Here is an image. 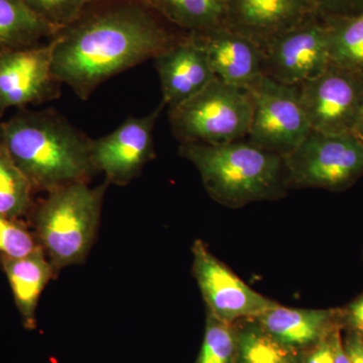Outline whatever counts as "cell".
I'll use <instances>...</instances> for the list:
<instances>
[{"mask_svg": "<svg viewBox=\"0 0 363 363\" xmlns=\"http://www.w3.org/2000/svg\"><path fill=\"white\" fill-rule=\"evenodd\" d=\"M56 32L23 0H0V55L39 45Z\"/></svg>", "mask_w": 363, "mask_h": 363, "instance_id": "obj_18", "label": "cell"}, {"mask_svg": "<svg viewBox=\"0 0 363 363\" xmlns=\"http://www.w3.org/2000/svg\"><path fill=\"white\" fill-rule=\"evenodd\" d=\"M284 162L288 188L342 191L363 176V142L353 133L312 130Z\"/></svg>", "mask_w": 363, "mask_h": 363, "instance_id": "obj_6", "label": "cell"}, {"mask_svg": "<svg viewBox=\"0 0 363 363\" xmlns=\"http://www.w3.org/2000/svg\"><path fill=\"white\" fill-rule=\"evenodd\" d=\"M253 99L248 142L281 157L288 156L311 133L298 86L264 77L250 88Z\"/></svg>", "mask_w": 363, "mask_h": 363, "instance_id": "obj_7", "label": "cell"}, {"mask_svg": "<svg viewBox=\"0 0 363 363\" xmlns=\"http://www.w3.org/2000/svg\"><path fill=\"white\" fill-rule=\"evenodd\" d=\"M40 248L35 233L23 219L0 214V262L20 259Z\"/></svg>", "mask_w": 363, "mask_h": 363, "instance_id": "obj_24", "label": "cell"}, {"mask_svg": "<svg viewBox=\"0 0 363 363\" xmlns=\"http://www.w3.org/2000/svg\"><path fill=\"white\" fill-rule=\"evenodd\" d=\"M238 352V335L233 324L208 312L201 351L196 363H233Z\"/></svg>", "mask_w": 363, "mask_h": 363, "instance_id": "obj_23", "label": "cell"}, {"mask_svg": "<svg viewBox=\"0 0 363 363\" xmlns=\"http://www.w3.org/2000/svg\"><path fill=\"white\" fill-rule=\"evenodd\" d=\"M350 363H363V333L351 330L343 342Z\"/></svg>", "mask_w": 363, "mask_h": 363, "instance_id": "obj_29", "label": "cell"}, {"mask_svg": "<svg viewBox=\"0 0 363 363\" xmlns=\"http://www.w3.org/2000/svg\"><path fill=\"white\" fill-rule=\"evenodd\" d=\"M193 276L206 303L208 312L221 321L255 319L278 303L248 286L208 250L204 241L192 247Z\"/></svg>", "mask_w": 363, "mask_h": 363, "instance_id": "obj_10", "label": "cell"}, {"mask_svg": "<svg viewBox=\"0 0 363 363\" xmlns=\"http://www.w3.org/2000/svg\"><path fill=\"white\" fill-rule=\"evenodd\" d=\"M52 43L0 55V118L9 109L57 99L62 83L52 72Z\"/></svg>", "mask_w": 363, "mask_h": 363, "instance_id": "obj_11", "label": "cell"}, {"mask_svg": "<svg viewBox=\"0 0 363 363\" xmlns=\"http://www.w3.org/2000/svg\"><path fill=\"white\" fill-rule=\"evenodd\" d=\"M298 90L313 130L352 133L363 104V76L330 64Z\"/></svg>", "mask_w": 363, "mask_h": 363, "instance_id": "obj_9", "label": "cell"}, {"mask_svg": "<svg viewBox=\"0 0 363 363\" xmlns=\"http://www.w3.org/2000/svg\"><path fill=\"white\" fill-rule=\"evenodd\" d=\"M206 54L215 77L250 89L262 77L259 45L226 26L188 33Z\"/></svg>", "mask_w": 363, "mask_h": 363, "instance_id": "obj_15", "label": "cell"}, {"mask_svg": "<svg viewBox=\"0 0 363 363\" xmlns=\"http://www.w3.org/2000/svg\"><path fill=\"white\" fill-rule=\"evenodd\" d=\"M164 104L149 116L128 117L109 135L91 140V161L107 183L125 186L155 157L154 130Z\"/></svg>", "mask_w": 363, "mask_h": 363, "instance_id": "obj_12", "label": "cell"}, {"mask_svg": "<svg viewBox=\"0 0 363 363\" xmlns=\"http://www.w3.org/2000/svg\"><path fill=\"white\" fill-rule=\"evenodd\" d=\"M264 331L290 350L315 346L339 328L340 310H306L279 304L255 318Z\"/></svg>", "mask_w": 363, "mask_h": 363, "instance_id": "obj_16", "label": "cell"}, {"mask_svg": "<svg viewBox=\"0 0 363 363\" xmlns=\"http://www.w3.org/2000/svg\"><path fill=\"white\" fill-rule=\"evenodd\" d=\"M179 37L142 0H101L52 35V72L87 100L117 74L154 59Z\"/></svg>", "mask_w": 363, "mask_h": 363, "instance_id": "obj_1", "label": "cell"}, {"mask_svg": "<svg viewBox=\"0 0 363 363\" xmlns=\"http://www.w3.org/2000/svg\"><path fill=\"white\" fill-rule=\"evenodd\" d=\"M332 346H333L334 363H350L347 353L344 348L343 341L341 339L340 329H335L332 332Z\"/></svg>", "mask_w": 363, "mask_h": 363, "instance_id": "obj_30", "label": "cell"}, {"mask_svg": "<svg viewBox=\"0 0 363 363\" xmlns=\"http://www.w3.org/2000/svg\"><path fill=\"white\" fill-rule=\"evenodd\" d=\"M154 60L162 104L169 111L188 101L216 78L206 54L188 33L179 37Z\"/></svg>", "mask_w": 363, "mask_h": 363, "instance_id": "obj_13", "label": "cell"}, {"mask_svg": "<svg viewBox=\"0 0 363 363\" xmlns=\"http://www.w3.org/2000/svg\"><path fill=\"white\" fill-rule=\"evenodd\" d=\"M321 18L348 16L362 13L363 0H310Z\"/></svg>", "mask_w": 363, "mask_h": 363, "instance_id": "obj_26", "label": "cell"}, {"mask_svg": "<svg viewBox=\"0 0 363 363\" xmlns=\"http://www.w3.org/2000/svg\"><path fill=\"white\" fill-rule=\"evenodd\" d=\"M315 16L310 0H226V28L259 47Z\"/></svg>", "mask_w": 363, "mask_h": 363, "instance_id": "obj_14", "label": "cell"}, {"mask_svg": "<svg viewBox=\"0 0 363 363\" xmlns=\"http://www.w3.org/2000/svg\"><path fill=\"white\" fill-rule=\"evenodd\" d=\"M362 142H363V140H362Z\"/></svg>", "mask_w": 363, "mask_h": 363, "instance_id": "obj_32", "label": "cell"}, {"mask_svg": "<svg viewBox=\"0 0 363 363\" xmlns=\"http://www.w3.org/2000/svg\"><path fill=\"white\" fill-rule=\"evenodd\" d=\"M101 0H23L28 9L57 30L68 26L91 4Z\"/></svg>", "mask_w": 363, "mask_h": 363, "instance_id": "obj_25", "label": "cell"}, {"mask_svg": "<svg viewBox=\"0 0 363 363\" xmlns=\"http://www.w3.org/2000/svg\"><path fill=\"white\" fill-rule=\"evenodd\" d=\"M323 18L330 64L363 76V11Z\"/></svg>", "mask_w": 363, "mask_h": 363, "instance_id": "obj_20", "label": "cell"}, {"mask_svg": "<svg viewBox=\"0 0 363 363\" xmlns=\"http://www.w3.org/2000/svg\"><path fill=\"white\" fill-rule=\"evenodd\" d=\"M353 135L357 136L359 140H363V104L358 116L357 123L352 130Z\"/></svg>", "mask_w": 363, "mask_h": 363, "instance_id": "obj_31", "label": "cell"}, {"mask_svg": "<svg viewBox=\"0 0 363 363\" xmlns=\"http://www.w3.org/2000/svg\"><path fill=\"white\" fill-rule=\"evenodd\" d=\"M236 335L238 363H297L294 350L269 335L255 319H245Z\"/></svg>", "mask_w": 363, "mask_h": 363, "instance_id": "obj_22", "label": "cell"}, {"mask_svg": "<svg viewBox=\"0 0 363 363\" xmlns=\"http://www.w3.org/2000/svg\"><path fill=\"white\" fill-rule=\"evenodd\" d=\"M0 143L35 193L88 182L95 172L90 138L52 108L18 111L0 123Z\"/></svg>", "mask_w": 363, "mask_h": 363, "instance_id": "obj_2", "label": "cell"}, {"mask_svg": "<svg viewBox=\"0 0 363 363\" xmlns=\"http://www.w3.org/2000/svg\"><path fill=\"white\" fill-rule=\"evenodd\" d=\"M162 18L185 30L203 32L225 26L226 0H142Z\"/></svg>", "mask_w": 363, "mask_h": 363, "instance_id": "obj_19", "label": "cell"}, {"mask_svg": "<svg viewBox=\"0 0 363 363\" xmlns=\"http://www.w3.org/2000/svg\"><path fill=\"white\" fill-rule=\"evenodd\" d=\"M252 109V90L215 78L195 96L169 111V124L181 143L228 145L247 138Z\"/></svg>", "mask_w": 363, "mask_h": 363, "instance_id": "obj_5", "label": "cell"}, {"mask_svg": "<svg viewBox=\"0 0 363 363\" xmlns=\"http://www.w3.org/2000/svg\"><path fill=\"white\" fill-rule=\"evenodd\" d=\"M107 185L69 184L50 191L33 205V233L56 274L87 257L96 238Z\"/></svg>", "mask_w": 363, "mask_h": 363, "instance_id": "obj_4", "label": "cell"}, {"mask_svg": "<svg viewBox=\"0 0 363 363\" xmlns=\"http://www.w3.org/2000/svg\"><path fill=\"white\" fill-rule=\"evenodd\" d=\"M35 191L0 143V214L23 219L32 211Z\"/></svg>", "mask_w": 363, "mask_h": 363, "instance_id": "obj_21", "label": "cell"}, {"mask_svg": "<svg viewBox=\"0 0 363 363\" xmlns=\"http://www.w3.org/2000/svg\"><path fill=\"white\" fill-rule=\"evenodd\" d=\"M179 155L194 164L208 194L224 206L279 199L288 189L284 157L250 142L183 143Z\"/></svg>", "mask_w": 363, "mask_h": 363, "instance_id": "obj_3", "label": "cell"}, {"mask_svg": "<svg viewBox=\"0 0 363 363\" xmlns=\"http://www.w3.org/2000/svg\"><path fill=\"white\" fill-rule=\"evenodd\" d=\"M260 49L262 75L281 84H303L330 65L326 26L319 14L267 40Z\"/></svg>", "mask_w": 363, "mask_h": 363, "instance_id": "obj_8", "label": "cell"}, {"mask_svg": "<svg viewBox=\"0 0 363 363\" xmlns=\"http://www.w3.org/2000/svg\"><path fill=\"white\" fill-rule=\"evenodd\" d=\"M342 319L350 325L351 330L363 333V295L342 311Z\"/></svg>", "mask_w": 363, "mask_h": 363, "instance_id": "obj_28", "label": "cell"}, {"mask_svg": "<svg viewBox=\"0 0 363 363\" xmlns=\"http://www.w3.org/2000/svg\"><path fill=\"white\" fill-rule=\"evenodd\" d=\"M337 329V328H336ZM332 332L314 346V350L308 355L305 363H334Z\"/></svg>", "mask_w": 363, "mask_h": 363, "instance_id": "obj_27", "label": "cell"}, {"mask_svg": "<svg viewBox=\"0 0 363 363\" xmlns=\"http://www.w3.org/2000/svg\"><path fill=\"white\" fill-rule=\"evenodd\" d=\"M0 264L9 279L23 327L28 330H35V312L40 295L56 276V272L42 248L20 259L1 260Z\"/></svg>", "mask_w": 363, "mask_h": 363, "instance_id": "obj_17", "label": "cell"}]
</instances>
